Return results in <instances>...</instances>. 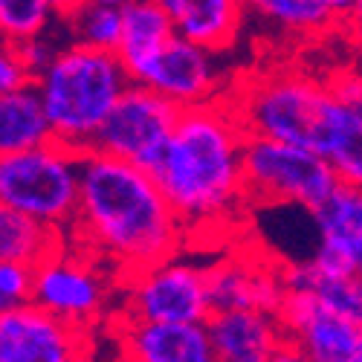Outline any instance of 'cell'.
Wrapping results in <instances>:
<instances>
[{"label": "cell", "instance_id": "6da1fadb", "mask_svg": "<svg viewBox=\"0 0 362 362\" xmlns=\"http://www.w3.org/2000/svg\"><path fill=\"white\" fill-rule=\"evenodd\" d=\"M186 235L154 171L96 148L81 154V200L67 238L113 264L119 281L174 258Z\"/></svg>", "mask_w": 362, "mask_h": 362}, {"label": "cell", "instance_id": "7a4b0ae2", "mask_svg": "<svg viewBox=\"0 0 362 362\" xmlns=\"http://www.w3.org/2000/svg\"><path fill=\"white\" fill-rule=\"evenodd\" d=\"M247 139L250 134L226 99L180 113L154 177L189 235L221 232L250 209Z\"/></svg>", "mask_w": 362, "mask_h": 362}, {"label": "cell", "instance_id": "3957f363", "mask_svg": "<svg viewBox=\"0 0 362 362\" xmlns=\"http://www.w3.org/2000/svg\"><path fill=\"white\" fill-rule=\"evenodd\" d=\"M33 84L44 99L55 139L84 154L134 78L119 52L70 41Z\"/></svg>", "mask_w": 362, "mask_h": 362}, {"label": "cell", "instance_id": "277c9868", "mask_svg": "<svg viewBox=\"0 0 362 362\" xmlns=\"http://www.w3.org/2000/svg\"><path fill=\"white\" fill-rule=\"evenodd\" d=\"M226 102L250 136L281 139L319 151L339 99L325 78L298 70H267L229 87Z\"/></svg>", "mask_w": 362, "mask_h": 362}, {"label": "cell", "instance_id": "5b68a950", "mask_svg": "<svg viewBox=\"0 0 362 362\" xmlns=\"http://www.w3.org/2000/svg\"><path fill=\"white\" fill-rule=\"evenodd\" d=\"M81 200V151L64 142L0 154V206L70 235Z\"/></svg>", "mask_w": 362, "mask_h": 362}, {"label": "cell", "instance_id": "8992f818", "mask_svg": "<svg viewBox=\"0 0 362 362\" xmlns=\"http://www.w3.org/2000/svg\"><path fill=\"white\" fill-rule=\"evenodd\" d=\"M247 192L250 206L296 203L316 209L334 194L342 180L325 154L281 139H247Z\"/></svg>", "mask_w": 362, "mask_h": 362}, {"label": "cell", "instance_id": "52a82bcc", "mask_svg": "<svg viewBox=\"0 0 362 362\" xmlns=\"http://www.w3.org/2000/svg\"><path fill=\"white\" fill-rule=\"evenodd\" d=\"M113 284H119V276L107 273L99 255L78 244H64L35 267L33 301L47 313L87 330L107 313Z\"/></svg>", "mask_w": 362, "mask_h": 362}, {"label": "cell", "instance_id": "ba28073f", "mask_svg": "<svg viewBox=\"0 0 362 362\" xmlns=\"http://www.w3.org/2000/svg\"><path fill=\"white\" fill-rule=\"evenodd\" d=\"M122 322H206L212 316L206 267L165 258L119 281Z\"/></svg>", "mask_w": 362, "mask_h": 362}, {"label": "cell", "instance_id": "9c48e42d", "mask_svg": "<svg viewBox=\"0 0 362 362\" xmlns=\"http://www.w3.org/2000/svg\"><path fill=\"white\" fill-rule=\"evenodd\" d=\"M180 113L183 110L157 90L134 81L105 119L93 148L128 160L145 171H157L177 131Z\"/></svg>", "mask_w": 362, "mask_h": 362}, {"label": "cell", "instance_id": "30bf717a", "mask_svg": "<svg viewBox=\"0 0 362 362\" xmlns=\"http://www.w3.org/2000/svg\"><path fill=\"white\" fill-rule=\"evenodd\" d=\"M221 55L223 52H215L192 38L174 35L154 55L131 67V78L157 90L180 110L200 107L209 102H221L229 93Z\"/></svg>", "mask_w": 362, "mask_h": 362}, {"label": "cell", "instance_id": "8fae6325", "mask_svg": "<svg viewBox=\"0 0 362 362\" xmlns=\"http://www.w3.org/2000/svg\"><path fill=\"white\" fill-rule=\"evenodd\" d=\"M284 261L273 252L240 250L206 267L209 301L215 310H273L287 296Z\"/></svg>", "mask_w": 362, "mask_h": 362}, {"label": "cell", "instance_id": "7c38bea8", "mask_svg": "<svg viewBox=\"0 0 362 362\" xmlns=\"http://www.w3.org/2000/svg\"><path fill=\"white\" fill-rule=\"evenodd\" d=\"M0 362H87V330L35 301L0 313Z\"/></svg>", "mask_w": 362, "mask_h": 362}, {"label": "cell", "instance_id": "4fadbf2b", "mask_svg": "<svg viewBox=\"0 0 362 362\" xmlns=\"http://www.w3.org/2000/svg\"><path fill=\"white\" fill-rule=\"evenodd\" d=\"M279 316L287 327V339L313 362H354L362 327L322 305L310 290H287Z\"/></svg>", "mask_w": 362, "mask_h": 362}, {"label": "cell", "instance_id": "5bb4252c", "mask_svg": "<svg viewBox=\"0 0 362 362\" xmlns=\"http://www.w3.org/2000/svg\"><path fill=\"white\" fill-rule=\"evenodd\" d=\"M125 362H218L206 322H122Z\"/></svg>", "mask_w": 362, "mask_h": 362}, {"label": "cell", "instance_id": "9a60e30c", "mask_svg": "<svg viewBox=\"0 0 362 362\" xmlns=\"http://www.w3.org/2000/svg\"><path fill=\"white\" fill-rule=\"evenodd\" d=\"M206 330L218 362H267L287 342V327L273 310H215Z\"/></svg>", "mask_w": 362, "mask_h": 362}, {"label": "cell", "instance_id": "2e32d148", "mask_svg": "<svg viewBox=\"0 0 362 362\" xmlns=\"http://www.w3.org/2000/svg\"><path fill=\"white\" fill-rule=\"evenodd\" d=\"M171 15L177 35L192 38L215 52H226L240 38L244 4L240 0H160Z\"/></svg>", "mask_w": 362, "mask_h": 362}, {"label": "cell", "instance_id": "e0dca14e", "mask_svg": "<svg viewBox=\"0 0 362 362\" xmlns=\"http://www.w3.org/2000/svg\"><path fill=\"white\" fill-rule=\"evenodd\" d=\"M52 139L55 134L35 84L0 93V154L41 148Z\"/></svg>", "mask_w": 362, "mask_h": 362}, {"label": "cell", "instance_id": "ac0fdd59", "mask_svg": "<svg viewBox=\"0 0 362 362\" xmlns=\"http://www.w3.org/2000/svg\"><path fill=\"white\" fill-rule=\"evenodd\" d=\"M177 35L171 15L160 6V0H131L122 6V41H119V58L125 67H136L148 55H154L163 44Z\"/></svg>", "mask_w": 362, "mask_h": 362}, {"label": "cell", "instance_id": "d6986e66", "mask_svg": "<svg viewBox=\"0 0 362 362\" xmlns=\"http://www.w3.org/2000/svg\"><path fill=\"white\" fill-rule=\"evenodd\" d=\"M67 235L15 209L0 206V261L38 267L64 247Z\"/></svg>", "mask_w": 362, "mask_h": 362}, {"label": "cell", "instance_id": "ffe728a7", "mask_svg": "<svg viewBox=\"0 0 362 362\" xmlns=\"http://www.w3.org/2000/svg\"><path fill=\"white\" fill-rule=\"evenodd\" d=\"M319 154L334 165L342 186L362 189V105H337Z\"/></svg>", "mask_w": 362, "mask_h": 362}, {"label": "cell", "instance_id": "44dd1931", "mask_svg": "<svg viewBox=\"0 0 362 362\" xmlns=\"http://www.w3.org/2000/svg\"><path fill=\"white\" fill-rule=\"evenodd\" d=\"M287 290H310L322 298L334 313L345 316L348 322L362 327V279L359 276H322L316 269L301 261L284 267Z\"/></svg>", "mask_w": 362, "mask_h": 362}, {"label": "cell", "instance_id": "7402d4cb", "mask_svg": "<svg viewBox=\"0 0 362 362\" xmlns=\"http://www.w3.org/2000/svg\"><path fill=\"white\" fill-rule=\"evenodd\" d=\"M240 4L255 18L296 38H319L327 29H342L319 0H240Z\"/></svg>", "mask_w": 362, "mask_h": 362}, {"label": "cell", "instance_id": "603a6c76", "mask_svg": "<svg viewBox=\"0 0 362 362\" xmlns=\"http://www.w3.org/2000/svg\"><path fill=\"white\" fill-rule=\"evenodd\" d=\"M64 23L70 26V41L93 47V49L116 52L119 41H122V9H116V6L84 4Z\"/></svg>", "mask_w": 362, "mask_h": 362}, {"label": "cell", "instance_id": "cb8c5ba5", "mask_svg": "<svg viewBox=\"0 0 362 362\" xmlns=\"http://www.w3.org/2000/svg\"><path fill=\"white\" fill-rule=\"evenodd\" d=\"M52 18L55 15L47 0H0V33L9 44L47 33Z\"/></svg>", "mask_w": 362, "mask_h": 362}, {"label": "cell", "instance_id": "d4e9b609", "mask_svg": "<svg viewBox=\"0 0 362 362\" xmlns=\"http://www.w3.org/2000/svg\"><path fill=\"white\" fill-rule=\"evenodd\" d=\"M35 267L18 261H0V310L33 305Z\"/></svg>", "mask_w": 362, "mask_h": 362}, {"label": "cell", "instance_id": "484cf974", "mask_svg": "<svg viewBox=\"0 0 362 362\" xmlns=\"http://www.w3.org/2000/svg\"><path fill=\"white\" fill-rule=\"evenodd\" d=\"M15 47H18L21 58H23V64L29 67V73L38 76V73H44V70L52 64V58L62 52L64 44H58L49 33H41V35H35V38H26V41L15 44Z\"/></svg>", "mask_w": 362, "mask_h": 362}, {"label": "cell", "instance_id": "4316f807", "mask_svg": "<svg viewBox=\"0 0 362 362\" xmlns=\"http://www.w3.org/2000/svg\"><path fill=\"white\" fill-rule=\"evenodd\" d=\"M33 81H35V76L23 64L18 47L4 41V55H0V93H12V90H21Z\"/></svg>", "mask_w": 362, "mask_h": 362}, {"label": "cell", "instance_id": "83f0119b", "mask_svg": "<svg viewBox=\"0 0 362 362\" xmlns=\"http://www.w3.org/2000/svg\"><path fill=\"white\" fill-rule=\"evenodd\" d=\"M330 93L345 105H362V64L354 67H342L330 78H325Z\"/></svg>", "mask_w": 362, "mask_h": 362}, {"label": "cell", "instance_id": "f1b7e54d", "mask_svg": "<svg viewBox=\"0 0 362 362\" xmlns=\"http://www.w3.org/2000/svg\"><path fill=\"white\" fill-rule=\"evenodd\" d=\"M319 4H322L330 15H334V21H337L339 26H345V23L354 18L359 0H319Z\"/></svg>", "mask_w": 362, "mask_h": 362}, {"label": "cell", "instance_id": "f546056e", "mask_svg": "<svg viewBox=\"0 0 362 362\" xmlns=\"http://www.w3.org/2000/svg\"><path fill=\"white\" fill-rule=\"evenodd\" d=\"M267 362H313V359H310L305 351H301L296 342H290V339H287V342H284L273 356H269Z\"/></svg>", "mask_w": 362, "mask_h": 362}, {"label": "cell", "instance_id": "4dcf8cb0", "mask_svg": "<svg viewBox=\"0 0 362 362\" xmlns=\"http://www.w3.org/2000/svg\"><path fill=\"white\" fill-rule=\"evenodd\" d=\"M49 4V9H52V15L58 18V21H67L73 12H78L87 0H47Z\"/></svg>", "mask_w": 362, "mask_h": 362}, {"label": "cell", "instance_id": "1f68e13d", "mask_svg": "<svg viewBox=\"0 0 362 362\" xmlns=\"http://www.w3.org/2000/svg\"><path fill=\"white\" fill-rule=\"evenodd\" d=\"M342 29L348 33V38H351V44H354V52H356L359 64H362V23H345Z\"/></svg>", "mask_w": 362, "mask_h": 362}, {"label": "cell", "instance_id": "d6a6232c", "mask_svg": "<svg viewBox=\"0 0 362 362\" xmlns=\"http://www.w3.org/2000/svg\"><path fill=\"white\" fill-rule=\"evenodd\" d=\"M87 4H99V6H116V9H122V6L131 4V0H87Z\"/></svg>", "mask_w": 362, "mask_h": 362}, {"label": "cell", "instance_id": "836d02e7", "mask_svg": "<svg viewBox=\"0 0 362 362\" xmlns=\"http://www.w3.org/2000/svg\"><path fill=\"white\" fill-rule=\"evenodd\" d=\"M348 23H362V0L356 4V12H354V18H351Z\"/></svg>", "mask_w": 362, "mask_h": 362}, {"label": "cell", "instance_id": "e575fe53", "mask_svg": "<svg viewBox=\"0 0 362 362\" xmlns=\"http://www.w3.org/2000/svg\"><path fill=\"white\" fill-rule=\"evenodd\" d=\"M354 362H362V334H359V345H356V356H354Z\"/></svg>", "mask_w": 362, "mask_h": 362}]
</instances>
